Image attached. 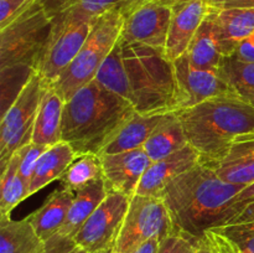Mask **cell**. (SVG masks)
<instances>
[{"mask_svg": "<svg viewBox=\"0 0 254 253\" xmlns=\"http://www.w3.org/2000/svg\"><path fill=\"white\" fill-rule=\"evenodd\" d=\"M96 79L126 98L136 113L159 114L178 109L174 62L164 51L119 39Z\"/></svg>", "mask_w": 254, "mask_h": 253, "instance_id": "obj_1", "label": "cell"}, {"mask_svg": "<svg viewBox=\"0 0 254 253\" xmlns=\"http://www.w3.org/2000/svg\"><path fill=\"white\" fill-rule=\"evenodd\" d=\"M245 188L222 180L212 166L200 161L173 179L160 197L176 232L198 241L211 228L232 221L233 201Z\"/></svg>", "mask_w": 254, "mask_h": 253, "instance_id": "obj_2", "label": "cell"}, {"mask_svg": "<svg viewBox=\"0 0 254 253\" xmlns=\"http://www.w3.org/2000/svg\"><path fill=\"white\" fill-rule=\"evenodd\" d=\"M134 113L135 109L126 98L93 79L64 103L62 140L77 156L99 154Z\"/></svg>", "mask_w": 254, "mask_h": 253, "instance_id": "obj_3", "label": "cell"}, {"mask_svg": "<svg viewBox=\"0 0 254 253\" xmlns=\"http://www.w3.org/2000/svg\"><path fill=\"white\" fill-rule=\"evenodd\" d=\"M201 161L215 165L237 136L254 133V106L240 94L221 96L176 112Z\"/></svg>", "mask_w": 254, "mask_h": 253, "instance_id": "obj_4", "label": "cell"}, {"mask_svg": "<svg viewBox=\"0 0 254 253\" xmlns=\"http://www.w3.org/2000/svg\"><path fill=\"white\" fill-rule=\"evenodd\" d=\"M124 15L113 10L97 17L86 42L69 66L52 86L60 96L68 101L77 91L96 79L107 57L118 44L123 29Z\"/></svg>", "mask_w": 254, "mask_h": 253, "instance_id": "obj_5", "label": "cell"}, {"mask_svg": "<svg viewBox=\"0 0 254 253\" xmlns=\"http://www.w3.org/2000/svg\"><path fill=\"white\" fill-rule=\"evenodd\" d=\"M54 20V11L44 0H37L21 16L0 30V68L29 66L35 69Z\"/></svg>", "mask_w": 254, "mask_h": 253, "instance_id": "obj_6", "label": "cell"}, {"mask_svg": "<svg viewBox=\"0 0 254 253\" xmlns=\"http://www.w3.org/2000/svg\"><path fill=\"white\" fill-rule=\"evenodd\" d=\"M54 14L51 34L35 67L46 87L52 86L78 55L97 19L71 10Z\"/></svg>", "mask_w": 254, "mask_h": 253, "instance_id": "obj_7", "label": "cell"}, {"mask_svg": "<svg viewBox=\"0 0 254 253\" xmlns=\"http://www.w3.org/2000/svg\"><path fill=\"white\" fill-rule=\"evenodd\" d=\"M170 212L161 197L133 195L117 238L116 253H130L153 238L163 241L175 233Z\"/></svg>", "mask_w": 254, "mask_h": 253, "instance_id": "obj_8", "label": "cell"}, {"mask_svg": "<svg viewBox=\"0 0 254 253\" xmlns=\"http://www.w3.org/2000/svg\"><path fill=\"white\" fill-rule=\"evenodd\" d=\"M46 86L35 72L0 122V166L5 169L10 159L22 146L32 141L35 121Z\"/></svg>", "mask_w": 254, "mask_h": 253, "instance_id": "obj_9", "label": "cell"}, {"mask_svg": "<svg viewBox=\"0 0 254 253\" xmlns=\"http://www.w3.org/2000/svg\"><path fill=\"white\" fill-rule=\"evenodd\" d=\"M129 202V196L118 191L108 190L106 198L73 237L76 245L88 253H97L114 247Z\"/></svg>", "mask_w": 254, "mask_h": 253, "instance_id": "obj_10", "label": "cell"}, {"mask_svg": "<svg viewBox=\"0 0 254 253\" xmlns=\"http://www.w3.org/2000/svg\"><path fill=\"white\" fill-rule=\"evenodd\" d=\"M174 71L178 91L176 112L216 97L238 94L221 68H198L191 63L186 54L174 61Z\"/></svg>", "mask_w": 254, "mask_h": 253, "instance_id": "obj_11", "label": "cell"}, {"mask_svg": "<svg viewBox=\"0 0 254 253\" xmlns=\"http://www.w3.org/2000/svg\"><path fill=\"white\" fill-rule=\"evenodd\" d=\"M173 6L166 2L141 1L124 15L121 41L165 52Z\"/></svg>", "mask_w": 254, "mask_h": 253, "instance_id": "obj_12", "label": "cell"}, {"mask_svg": "<svg viewBox=\"0 0 254 253\" xmlns=\"http://www.w3.org/2000/svg\"><path fill=\"white\" fill-rule=\"evenodd\" d=\"M171 6L173 14L166 40L165 55L174 62L188 51L193 36L212 9L207 0H179Z\"/></svg>", "mask_w": 254, "mask_h": 253, "instance_id": "obj_13", "label": "cell"}, {"mask_svg": "<svg viewBox=\"0 0 254 253\" xmlns=\"http://www.w3.org/2000/svg\"><path fill=\"white\" fill-rule=\"evenodd\" d=\"M99 156L107 189L129 197L135 195L144 173L153 163L143 148Z\"/></svg>", "mask_w": 254, "mask_h": 253, "instance_id": "obj_14", "label": "cell"}, {"mask_svg": "<svg viewBox=\"0 0 254 253\" xmlns=\"http://www.w3.org/2000/svg\"><path fill=\"white\" fill-rule=\"evenodd\" d=\"M200 161V155L190 144L166 158L153 161L144 173L135 193L136 195L160 197L165 186L173 179L190 170Z\"/></svg>", "mask_w": 254, "mask_h": 253, "instance_id": "obj_15", "label": "cell"}, {"mask_svg": "<svg viewBox=\"0 0 254 253\" xmlns=\"http://www.w3.org/2000/svg\"><path fill=\"white\" fill-rule=\"evenodd\" d=\"M208 17L225 57L232 56L238 45L254 34V7L212 9Z\"/></svg>", "mask_w": 254, "mask_h": 253, "instance_id": "obj_16", "label": "cell"}, {"mask_svg": "<svg viewBox=\"0 0 254 253\" xmlns=\"http://www.w3.org/2000/svg\"><path fill=\"white\" fill-rule=\"evenodd\" d=\"M211 166L227 183L242 186L254 183V133L237 136L225 158Z\"/></svg>", "mask_w": 254, "mask_h": 253, "instance_id": "obj_17", "label": "cell"}, {"mask_svg": "<svg viewBox=\"0 0 254 253\" xmlns=\"http://www.w3.org/2000/svg\"><path fill=\"white\" fill-rule=\"evenodd\" d=\"M169 113V112H168ZM168 113L140 114L134 113L102 148L98 155L123 153L143 148L151 135L154 129L159 126Z\"/></svg>", "mask_w": 254, "mask_h": 253, "instance_id": "obj_18", "label": "cell"}, {"mask_svg": "<svg viewBox=\"0 0 254 253\" xmlns=\"http://www.w3.org/2000/svg\"><path fill=\"white\" fill-rule=\"evenodd\" d=\"M64 101L54 87H46L41 98L31 143L52 146L62 140Z\"/></svg>", "mask_w": 254, "mask_h": 253, "instance_id": "obj_19", "label": "cell"}, {"mask_svg": "<svg viewBox=\"0 0 254 253\" xmlns=\"http://www.w3.org/2000/svg\"><path fill=\"white\" fill-rule=\"evenodd\" d=\"M74 193L67 189H57L50 195L46 202L35 212L27 216L37 235L46 242L60 232L66 221L67 213L74 198Z\"/></svg>", "mask_w": 254, "mask_h": 253, "instance_id": "obj_20", "label": "cell"}, {"mask_svg": "<svg viewBox=\"0 0 254 253\" xmlns=\"http://www.w3.org/2000/svg\"><path fill=\"white\" fill-rule=\"evenodd\" d=\"M0 253H46V242L29 220L0 216Z\"/></svg>", "mask_w": 254, "mask_h": 253, "instance_id": "obj_21", "label": "cell"}, {"mask_svg": "<svg viewBox=\"0 0 254 253\" xmlns=\"http://www.w3.org/2000/svg\"><path fill=\"white\" fill-rule=\"evenodd\" d=\"M200 240L212 253H254V221L211 228Z\"/></svg>", "mask_w": 254, "mask_h": 253, "instance_id": "obj_22", "label": "cell"}, {"mask_svg": "<svg viewBox=\"0 0 254 253\" xmlns=\"http://www.w3.org/2000/svg\"><path fill=\"white\" fill-rule=\"evenodd\" d=\"M108 193L104 179L93 181L74 193V198L67 213L66 221L60 230L59 235L73 238L81 230L83 223L96 211Z\"/></svg>", "mask_w": 254, "mask_h": 253, "instance_id": "obj_23", "label": "cell"}, {"mask_svg": "<svg viewBox=\"0 0 254 253\" xmlns=\"http://www.w3.org/2000/svg\"><path fill=\"white\" fill-rule=\"evenodd\" d=\"M76 158L77 154L66 141L61 140L55 145L49 146L37 161L30 181L29 195H34L52 181L60 180Z\"/></svg>", "mask_w": 254, "mask_h": 253, "instance_id": "obj_24", "label": "cell"}, {"mask_svg": "<svg viewBox=\"0 0 254 253\" xmlns=\"http://www.w3.org/2000/svg\"><path fill=\"white\" fill-rule=\"evenodd\" d=\"M189 145L185 130L176 112H169L151 135L143 149L151 161L160 160Z\"/></svg>", "mask_w": 254, "mask_h": 253, "instance_id": "obj_25", "label": "cell"}, {"mask_svg": "<svg viewBox=\"0 0 254 253\" xmlns=\"http://www.w3.org/2000/svg\"><path fill=\"white\" fill-rule=\"evenodd\" d=\"M185 54L191 63L198 68L217 69L221 67L225 55L221 51L212 21L208 16L197 30Z\"/></svg>", "mask_w": 254, "mask_h": 253, "instance_id": "obj_26", "label": "cell"}, {"mask_svg": "<svg viewBox=\"0 0 254 253\" xmlns=\"http://www.w3.org/2000/svg\"><path fill=\"white\" fill-rule=\"evenodd\" d=\"M29 196V186L20 176L19 155L15 153L5 169L1 170L0 216H10L11 211Z\"/></svg>", "mask_w": 254, "mask_h": 253, "instance_id": "obj_27", "label": "cell"}, {"mask_svg": "<svg viewBox=\"0 0 254 253\" xmlns=\"http://www.w3.org/2000/svg\"><path fill=\"white\" fill-rule=\"evenodd\" d=\"M99 179H103L101 156L98 154H83L72 161L60 180L64 189L77 192Z\"/></svg>", "mask_w": 254, "mask_h": 253, "instance_id": "obj_28", "label": "cell"}, {"mask_svg": "<svg viewBox=\"0 0 254 253\" xmlns=\"http://www.w3.org/2000/svg\"><path fill=\"white\" fill-rule=\"evenodd\" d=\"M141 1L143 0H57L54 7H49L54 12L71 10L88 17H98L113 10H119L126 15Z\"/></svg>", "mask_w": 254, "mask_h": 253, "instance_id": "obj_29", "label": "cell"}, {"mask_svg": "<svg viewBox=\"0 0 254 253\" xmlns=\"http://www.w3.org/2000/svg\"><path fill=\"white\" fill-rule=\"evenodd\" d=\"M1 71V117L30 81L35 71L29 66H12L0 68Z\"/></svg>", "mask_w": 254, "mask_h": 253, "instance_id": "obj_30", "label": "cell"}, {"mask_svg": "<svg viewBox=\"0 0 254 253\" xmlns=\"http://www.w3.org/2000/svg\"><path fill=\"white\" fill-rule=\"evenodd\" d=\"M220 68L240 96L254 92V62L228 56L225 57Z\"/></svg>", "mask_w": 254, "mask_h": 253, "instance_id": "obj_31", "label": "cell"}, {"mask_svg": "<svg viewBox=\"0 0 254 253\" xmlns=\"http://www.w3.org/2000/svg\"><path fill=\"white\" fill-rule=\"evenodd\" d=\"M49 146L39 145V144L30 143L27 145L22 146L21 149L16 151L19 155V173L20 176L24 179L26 185L30 189V181H31L32 174H34L35 168L37 165L40 156L45 153V150Z\"/></svg>", "mask_w": 254, "mask_h": 253, "instance_id": "obj_32", "label": "cell"}, {"mask_svg": "<svg viewBox=\"0 0 254 253\" xmlns=\"http://www.w3.org/2000/svg\"><path fill=\"white\" fill-rule=\"evenodd\" d=\"M37 0H0V30L21 16Z\"/></svg>", "mask_w": 254, "mask_h": 253, "instance_id": "obj_33", "label": "cell"}, {"mask_svg": "<svg viewBox=\"0 0 254 253\" xmlns=\"http://www.w3.org/2000/svg\"><path fill=\"white\" fill-rule=\"evenodd\" d=\"M197 242L198 241L175 232L161 241L158 253H193Z\"/></svg>", "mask_w": 254, "mask_h": 253, "instance_id": "obj_34", "label": "cell"}, {"mask_svg": "<svg viewBox=\"0 0 254 253\" xmlns=\"http://www.w3.org/2000/svg\"><path fill=\"white\" fill-rule=\"evenodd\" d=\"M79 250L73 238L64 237L61 235H55L46 241V253H77Z\"/></svg>", "mask_w": 254, "mask_h": 253, "instance_id": "obj_35", "label": "cell"}, {"mask_svg": "<svg viewBox=\"0 0 254 253\" xmlns=\"http://www.w3.org/2000/svg\"><path fill=\"white\" fill-rule=\"evenodd\" d=\"M254 202V183L251 184V185L246 186L237 196H236L235 201H233V206H232V210H233V218L232 221L247 207L250 203ZM231 221V222H232ZM230 222V223H231Z\"/></svg>", "mask_w": 254, "mask_h": 253, "instance_id": "obj_36", "label": "cell"}, {"mask_svg": "<svg viewBox=\"0 0 254 253\" xmlns=\"http://www.w3.org/2000/svg\"><path fill=\"white\" fill-rule=\"evenodd\" d=\"M232 56L241 61L254 62V34L238 45Z\"/></svg>", "mask_w": 254, "mask_h": 253, "instance_id": "obj_37", "label": "cell"}, {"mask_svg": "<svg viewBox=\"0 0 254 253\" xmlns=\"http://www.w3.org/2000/svg\"><path fill=\"white\" fill-rule=\"evenodd\" d=\"M211 9H232V7H254V0H207Z\"/></svg>", "mask_w": 254, "mask_h": 253, "instance_id": "obj_38", "label": "cell"}, {"mask_svg": "<svg viewBox=\"0 0 254 253\" xmlns=\"http://www.w3.org/2000/svg\"><path fill=\"white\" fill-rule=\"evenodd\" d=\"M247 221H254V202L250 203V205H248L231 223L247 222ZM228 225H230V223H228Z\"/></svg>", "mask_w": 254, "mask_h": 253, "instance_id": "obj_39", "label": "cell"}, {"mask_svg": "<svg viewBox=\"0 0 254 253\" xmlns=\"http://www.w3.org/2000/svg\"><path fill=\"white\" fill-rule=\"evenodd\" d=\"M193 253H212V251L208 248V246L202 240H198L197 247H196V251Z\"/></svg>", "mask_w": 254, "mask_h": 253, "instance_id": "obj_40", "label": "cell"}, {"mask_svg": "<svg viewBox=\"0 0 254 253\" xmlns=\"http://www.w3.org/2000/svg\"><path fill=\"white\" fill-rule=\"evenodd\" d=\"M241 97H243L246 101H248L251 104H253V106H254V92H251V93H246V94H243V96H241Z\"/></svg>", "mask_w": 254, "mask_h": 253, "instance_id": "obj_41", "label": "cell"}, {"mask_svg": "<svg viewBox=\"0 0 254 253\" xmlns=\"http://www.w3.org/2000/svg\"><path fill=\"white\" fill-rule=\"evenodd\" d=\"M143 1H156V2H166V4L173 5L174 2L179 1V0H143Z\"/></svg>", "mask_w": 254, "mask_h": 253, "instance_id": "obj_42", "label": "cell"}, {"mask_svg": "<svg viewBox=\"0 0 254 253\" xmlns=\"http://www.w3.org/2000/svg\"><path fill=\"white\" fill-rule=\"evenodd\" d=\"M97 253H116V251H114V247H111V248H107V250L99 251V252Z\"/></svg>", "mask_w": 254, "mask_h": 253, "instance_id": "obj_43", "label": "cell"}, {"mask_svg": "<svg viewBox=\"0 0 254 253\" xmlns=\"http://www.w3.org/2000/svg\"><path fill=\"white\" fill-rule=\"evenodd\" d=\"M77 253H88V252H87V251H84V250H82V248H79V250L77 251Z\"/></svg>", "mask_w": 254, "mask_h": 253, "instance_id": "obj_44", "label": "cell"}]
</instances>
